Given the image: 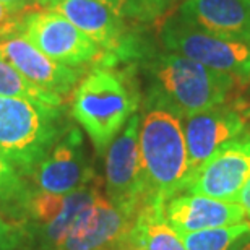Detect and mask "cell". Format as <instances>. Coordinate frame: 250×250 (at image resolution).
Returning <instances> with one entry per match:
<instances>
[{
  "label": "cell",
  "instance_id": "6da1fadb",
  "mask_svg": "<svg viewBox=\"0 0 250 250\" xmlns=\"http://www.w3.org/2000/svg\"><path fill=\"white\" fill-rule=\"evenodd\" d=\"M140 119V158L151 202L166 203L182 193L190 179L182 117L171 107L146 99Z\"/></svg>",
  "mask_w": 250,
  "mask_h": 250
},
{
  "label": "cell",
  "instance_id": "7a4b0ae2",
  "mask_svg": "<svg viewBox=\"0 0 250 250\" xmlns=\"http://www.w3.org/2000/svg\"><path fill=\"white\" fill-rule=\"evenodd\" d=\"M140 99L137 83L128 72L94 67L73 89L72 116L103 153L138 109Z\"/></svg>",
  "mask_w": 250,
  "mask_h": 250
},
{
  "label": "cell",
  "instance_id": "3957f363",
  "mask_svg": "<svg viewBox=\"0 0 250 250\" xmlns=\"http://www.w3.org/2000/svg\"><path fill=\"white\" fill-rule=\"evenodd\" d=\"M149 72L148 99L171 107L182 119L226 103L232 89L239 86L231 75L174 52L158 56L149 63Z\"/></svg>",
  "mask_w": 250,
  "mask_h": 250
},
{
  "label": "cell",
  "instance_id": "277c9868",
  "mask_svg": "<svg viewBox=\"0 0 250 250\" xmlns=\"http://www.w3.org/2000/svg\"><path fill=\"white\" fill-rule=\"evenodd\" d=\"M63 130L62 106L0 96V153L21 176H31Z\"/></svg>",
  "mask_w": 250,
  "mask_h": 250
},
{
  "label": "cell",
  "instance_id": "5b68a950",
  "mask_svg": "<svg viewBox=\"0 0 250 250\" xmlns=\"http://www.w3.org/2000/svg\"><path fill=\"white\" fill-rule=\"evenodd\" d=\"M161 41L167 51L228 73L239 86L250 82V44L202 31L171 13L161 24Z\"/></svg>",
  "mask_w": 250,
  "mask_h": 250
},
{
  "label": "cell",
  "instance_id": "8992f818",
  "mask_svg": "<svg viewBox=\"0 0 250 250\" xmlns=\"http://www.w3.org/2000/svg\"><path fill=\"white\" fill-rule=\"evenodd\" d=\"M20 36L39 52L70 67L98 63L101 67L106 54L91 38L51 8H39L24 15Z\"/></svg>",
  "mask_w": 250,
  "mask_h": 250
},
{
  "label": "cell",
  "instance_id": "52a82bcc",
  "mask_svg": "<svg viewBox=\"0 0 250 250\" xmlns=\"http://www.w3.org/2000/svg\"><path fill=\"white\" fill-rule=\"evenodd\" d=\"M140 116L133 114L106 149V195L114 207L137 218L153 203L140 158Z\"/></svg>",
  "mask_w": 250,
  "mask_h": 250
},
{
  "label": "cell",
  "instance_id": "ba28073f",
  "mask_svg": "<svg viewBox=\"0 0 250 250\" xmlns=\"http://www.w3.org/2000/svg\"><path fill=\"white\" fill-rule=\"evenodd\" d=\"M51 10L61 13L103 49L106 61L101 67H116L137 54L124 17L109 5L98 0H59Z\"/></svg>",
  "mask_w": 250,
  "mask_h": 250
},
{
  "label": "cell",
  "instance_id": "9c48e42d",
  "mask_svg": "<svg viewBox=\"0 0 250 250\" xmlns=\"http://www.w3.org/2000/svg\"><path fill=\"white\" fill-rule=\"evenodd\" d=\"M250 181V135L242 133L221 145L190 176L184 192L234 202ZM182 192V193H184Z\"/></svg>",
  "mask_w": 250,
  "mask_h": 250
},
{
  "label": "cell",
  "instance_id": "30bf717a",
  "mask_svg": "<svg viewBox=\"0 0 250 250\" xmlns=\"http://www.w3.org/2000/svg\"><path fill=\"white\" fill-rule=\"evenodd\" d=\"M249 114L242 104H219L208 111L186 117L184 133L187 142L190 176L221 145L246 133Z\"/></svg>",
  "mask_w": 250,
  "mask_h": 250
},
{
  "label": "cell",
  "instance_id": "8fae6325",
  "mask_svg": "<svg viewBox=\"0 0 250 250\" xmlns=\"http://www.w3.org/2000/svg\"><path fill=\"white\" fill-rule=\"evenodd\" d=\"M94 176L84 158L82 133L78 128L68 127L29 177L39 192L67 195Z\"/></svg>",
  "mask_w": 250,
  "mask_h": 250
},
{
  "label": "cell",
  "instance_id": "7c38bea8",
  "mask_svg": "<svg viewBox=\"0 0 250 250\" xmlns=\"http://www.w3.org/2000/svg\"><path fill=\"white\" fill-rule=\"evenodd\" d=\"M0 57L36 86L62 99L73 91L83 75V68L52 61L20 34L0 41Z\"/></svg>",
  "mask_w": 250,
  "mask_h": 250
},
{
  "label": "cell",
  "instance_id": "4fadbf2b",
  "mask_svg": "<svg viewBox=\"0 0 250 250\" xmlns=\"http://www.w3.org/2000/svg\"><path fill=\"white\" fill-rule=\"evenodd\" d=\"M135 219L101 195L83 221L56 250H116L130 244Z\"/></svg>",
  "mask_w": 250,
  "mask_h": 250
},
{
  "label": "cell",
  "instance_id": "5bb4252c",
  "mask_svg": "<svg viewBox=\"0 0 250 250\" xmlns=\"http://www.w3.org/2000/svg\"><path fill=\"white\" fill-rule=\"evenodd\" d=\"M246 209L236 202L179 193L164 203V218L179 236L202 229L246 223Z\"/></svg>",
  "mask_w": 250,
  "mask_h": 250
},
{
  "label": "cell",
  "instance_id": "9a60e30c",
  "mask_svg": "<svg viewBox=\"0 0 250 250\" xmlns=\"http://www.w3.org/2000/svg\"><path fill=\"white\" fill-rule=\"evenodd\" d=\"M172 13L202 31L250 44V0H186Z\"/></svg>",
  "mask_w": 250,
  "mask_h": 250
},
{
  "label": "cell",
  "instance_id": "2e32d148",
  "mask_svg": "<svg viewBox=\"0 0 250 250\" xmlns=\"http://www.w3.org/2000/svg\"><path fill=\"white\" fill-rule=\"evenodd\" d=\"M103 195V182L99 177H91L82 187L63 197V207L59 216L49 224L36 228L34 236L38 239L39 250H56L67 239L73 229L83 221L94 202Z\"/></svg>",
  "mask_w": 250,
  "mask_h": 250
},
{
  "label": "cell",
  "instance_id": "e0dca14e",
  "mask_svg": "<svg viewBox=\"0 0 250 250\" xmlns=\"http://www.w3.org/2000/svg\"><path fill=\"white\" fill-rule=\"evenodd\" d=\"M130 246L140 250H186L181 236L164 218V203H148L135 219Z\"/></svg>",
  "mask_w": 250,
  "mask_h": 250
},
{
  "label": "cell",
  "instance_id": "ac0fdd59",
  "mask_svg": "<svg viewBox=\"0 0 250 250\" xmlns=\"http://www.w3.org/2000/svg\"><path fill=\"white\" fill-rule=\"evenodd\" d=\"M0 96L31 99L36 103H44L49 106L61 107L63 99L54 93L36 86L29 80H26L17 68H13L7 61L0 57Z\"/></svg>",
  "mask_w": 250,
  "mask_h": 250
},
{
  "label": "cell",
  "instance_id": "d6986e66",
  "mask_svg": "<svg viewBox=\"0 0 250 250\" xmlns=\"http://www.w3.org/2000/svg\"><path fill=\"white\" fill-rule=\"evenodd\" d=\"M250 234V223L232 224L182 234L186 250H231L232 244Z\"/></svg>",
  "mask_w": 250,
  "mask_h": 250
},
{
  "label": "cell",
  "instance_id": "ffe728a7",
  "mask_svg": "<svg viewBox=\"0 0 250 250\" xmlns=\"http://www.w3.org/2000/svg\"><path fill=\"white\" fill-rule=\"evenodd\" d=\"M31 193L17 167L0 153V207L26 213Z\"/></svg>",
  "mask_w": 250,
  "mask_h": 250
},
{
  "label": "cell",
  "instance_id": "44dd1931",
  "mask_svg": "<svg viewBox=\"0 0 250 250\" xmlns=\"http://www.w3.org/2000/svg\"><path fill=\"white\" fill-rule=\"evenodd\" d=\"M26 237V228L0 216V250H17Z\"/></svg>",
  "mask_w": 250,
  "mask_h": 250
},
{
  "label": "cell",
  "instance_id": "7402d4cb",
  "mask_svg": "<svg viewBox=\"0 0 250 250\" xmlns=\"http://www.w3.org/2000/svg\"><path fill=\"white\" fill-rule=\"evenodd\" d=\"M98 2L109 5L117 13H121L124 18L130 17V18L148 20L146 0H98Z\"/></svg>",
  "mask_w": 250,
  "mask_h": 250
},
{
  "label": "cell",
  "instance_id": "603a6c76",
  "mask_svg": "<svg viewBox=\"0 0 250 250\" xmlns=\"http://www.w3.org/2000/svg\"><path fill=\"white\" fill-rule=\"evenodd\" d=\"M24 15L17 13L13 10L5 7L0 3V41L12 36H18L21 33Z\"/></svg>",
  "mask_w": 250,
  "mask_h": 250
},
{
  "label": "cell",
  "instance_id": "cb8c5ba5",
  "mask_svg": "<svg viewBox=\"0 0 250 250\" xmlns=\"http://www.w3.org/2000/svg\"><path fill=\"white\" fill-rule=\"evenodd\" d=\"M0 3H3L7 8L13 10V12H17V13H21V15H26L29 12H34V10L41 8L34 0H0Z\"/></svg>",
  "mask_w": 250,
  "mask_h": 250
},
{
  "label": "cell",
  "instance_id": "d4e9b609",
  "mask_svg": "<svg viewBox=\"0 0 250 250\" xmlns=\"http://www.w3.org/2000/svg\"><path fill=\"white\" fill-rule=\"evenodd\" d=\"M153 2V8H154V15L159 17V15L166 13L167 17L172 13V8L179 7L181 3H184L186 0H151Z\"/></svg>",
  "mask_w": 250,
  "mask_h": 250
},
{
  "label": "cell",
  "instance_id": "484cf974",
  "mask_svg": "<svg viewBox=\"0 0 250 250\" xmlns=\"http://www.w3.org/2000/svg\"><path fill=\"white\" fill-rule=\"evenodd\" d=\"M234 202L241 205V207L246 209V213L249 214V218H250V181L246 184V186H244V188L241 190V192L237 193V197H236Z\"/></svg>",
  "mask_w": 250,
  "mask_h": 250
},
{
  "label": "cell",
  "instance_id": "4316f807",
  "mask_svg": "<svg viewBox=\"0 0 250 250\" xmlns=\"http://www.w3.org/2000/svg\"><path fill=\"white\" fill-rule=\"evenodd\" d=\"M41 8H54L59 3V0H34Z\"/></svg>",
  "mask_w": 250,
  "mask_h": 250
},
{
  "label": "cell",
  "instance_id": "83f0119b",
  "mask_svg": "<svg viewBox=\"0 0 250 250\" xmlns=\"http://www.w3.org/2000/svg\"><path fill=\"white\" fill-rule=\"evenodd\" d=\"M231 250H250V239H246V237H242V242L239 244L237 247H234Z\"/></svg>",
  "mask_w": 250,
  "mask_h": 250
},
{
  "label": "cell",
  "instance_id": "f1b7e54d",
  "mask_svg": "<svg viewBox=\"0 0 250 250\" xmlns=\"http://www.w3.org/2000/svg\"><path fill=\"white\" fill-rule=\"evenodd\" d=\"M130 250H140V249H135V247H132V249H130Z\"/></svg>",
  "mask_w": 250,
  "mask_h": 250
}]
</instances>
